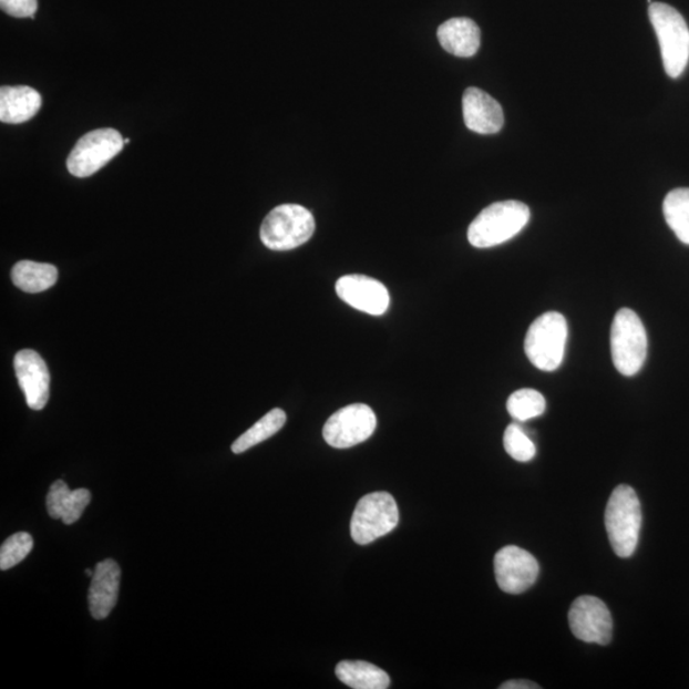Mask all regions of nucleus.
<instances>
[{"instance_id":"1","label":"nucleus","mask_w":689,"mask_h":689,"mask_svg":"<svg viewBox=\"0 0 689 689\" xmlns=\"http://www.w3.org/2000/svg\"><path fill=\"white\" fill-rule=\"evenodd\" d=\"M523 202L502 200L483 209L469 226L467 239L475 248H492L516 237L531 220Z\"/></svg>"},{"instance_id":"2","label":"nucleus","mask_w":689,"mask_h":689,"mask_svg":"<svg viewBox=\"0 0 689 689\" xmlns=\"http://www.w3.org/2000/svg\"><path fill=\"white\" fill-rule=\"evenodd\" d=\"M605 527L617 556L633 557L640 541L642 510L631 486L619 485L613 491L605 510Z\"/></svg>"},{"instance_id":"3","label":"nucleus","mask_w":689,"mask_h":689,"mask_svg":"<svg viewBox=\"0 0 689 689\" xmlns=\"http://www.w3.org/2000/svg\"><path fill=\"white\" fill-rule=\"evenodd\" d=\"M649 17L660 44L664 70L678 79L689 62V29L683 16L666 3H651Z\"/></svg>"},{"instance_id":"4","label":"nucleus","mask_w":689,"mask_h":689,"mask_svg":"<svg viewBox=\"0 0 689 689\" xmlns=\"http://www.w3.org/2000/svg\"><path fill=\"white\" fill-rule=\"evenodd\" d=\"M316 222L312 213L300 205H281L268 214L260 226L259 237L271 250L296 249L313 237Z\"/></svg>"},{"instance_id":"5","label":"nucleus","mask_w":689,"mask_h":689,"mask_svg":"<svg viewBox=\"0 0 689 689\" xmlns=\"http://www.w3.org/2000/svg\"><path fill=\"white\" fill-rule=\"evenodd\" d=\"M567 338L566 318L558 312L544 313L535 319L527 331L526 357L543 372L556 371L565 358Z\"/></svg>"},{"instance_id":"6","label":"nucleus","mask_w":689,"mask_h":689,"mask_svg":"<svg viewBox=\"0 0 689 689\" xmlns=\"http://www.w3.org/2000/svg\"><path fill=\"white\" fill-rule=\"evenodd\" d=\"M610 350L613 363L621 376L633 377L641 371L647 356V335L633 309L618 310L610 330Z\"/></svg>"},{"instance_id":"7","label":"nucleus","mask_w":689,"mask_h":689,"mask_svg":"<svg viewBox=\"0 0 689 689\" xmlns=\"http://www.w3.org/2000/svg\"><path fill=\"white\" fill-rule=\"evenodd\" d=\"M400 514L397 501L388 492L364 495L356 507L350 523L352 541L367 545L390 534L399 525Z\"/></svg>"},{"instance_id":"8","label":"nucleus","mask_w":689,"mask_h":689,"mask_svg":"<svg viewBox=\"0 0 689 689\" xmlns=\"http://www.w3.org/2000/svg\"><path fill=\"white\" fill-rule=\"evenodd\" d=\"M124 138L113 128L89 132L71 151L66 158V169L78 178H88L111 163L122 153Z\"/></svg>"},{"instance_id":"9","label":"nucleus","mask_w":689,"mask_h":689,"mask_svg":"<svg viewBox=\"0 0 689 689\" xmlns=\"http://www.w3.org/2000/svg\"><path fill=\"white\" fill-rule=\"evenodd\" d=\"M377 417L366 403H352L336 411L323 426V439L333 449L354 448L371 439L376 432Z\"/></svg>"},{"instance_id":"10","label":"nucleus","mask_w":689,"mask_h":689,"mask_svg":"<svg viewBox=\"0 0 689 689\" xmlns=\"http://www.w3.org/2000/svg\"><path fill=\"white\" fill-rule=\"evenodd\" d=\"M570 631L587 644L608 645L613 636V618L607 605L596 596H579L568 613Z\"/></svg>"},{"instance_id":"11","label":"nucleus","mask_w":689,"mask_h":689,"mask_svg":"<svg viewBox=\"0 0 689 689\" xmlns=\"http://www.w3.org/2000/svg\"><path fill=\"white\" fill-rule=\"evenodd\" d=\"M494 574L502 592L523 594L536 583L539 563L533 554L516 545H508L495 554Z\"/></svg>"},{"instance_id":"12","label":"nucleus","mask_w":689,"mask_h":689,"mask_svg":"<svg viewBox=\"0 0 689 689\" xmlns=\"http://www.w3.org/2000/svg\"><path fill=\"white\" fill-rule=\"evenodd\" d=\"M339 298L371 316H382L390 307V292L381 281L363 275H347L336 282Z\"/></svg>"},{"instance_id":"13","label":"nucleus","mask_w":689,"mask_h":689,"mask_svg":"<svg viewBox=\"0 0 689 689\" xmlns=\"http://www.w3.org/2000/svg\"><path fill=\"white\" fill-rule=\"evenodd\" d=\"M14 371L29 408L43 410L50 393V373L44 359L37 351L21 350L14 357Z\"/></svg>"},{"instance_id":"14","label":"nucleus","mask_w":689,"mask_h":689,"mask_svg":"<svg viewBox=\"0 0 689 689\" xmlns=\"http://www.w3.org/2000/svg\"><path fill=\"white\" fill-rule=\"evenodd\" d=\"M462 112L466 127L479 134L498 133L504 124L503 109L485 91L469 88L462 97Z\"/></svg>"},{"instance_id":"15","label":"nucleus","mask_w":689,"mask_h":689,"mask_svg":"<svg viewBox=\"0 0 689 689\" xmlns=\"http://www.w3.org/2000/svg\"><path fill=\"white\" fill-rule=\"evenodd\" d=\"M121 567L113 559L100 562L89 589L91 616L103 620L111 616L120 595Z\"/></svg>"},{"instance_id":"16","label":"nucleus","mask_w":689,"mask_h":689,"mask_svg":"<svg viewBox=\"0 0 689 689\" xmlns=\"http://www.w3.org/2000/svg\"><path fill=\"white\" fill-rule=\"evenodd\" d=\"M436 37L445 52L455 56H473L481 48V29L473 20L465 19V17L442 23Z\"/></svg>"},{"instance_id":"17","label":"nucleus","mask_w":689,"mask_h":689,"mask_svg":"<svg viewBox=\"0 0 689 689\" xmlns=\"http://www.w3.org/2000/svg\"><path fill=\"white\" fill-rule=\"evenodd\" d=\"M43 104L37 90L29 86H3L0 89V121L21 124L35 116Z\"/></svg>"},{"instance_id":"18","label":"nucleus","mask_w":689,"mask_h":689,"mask_svg":"<svg viewBox=\"0 0 689 689\" xmlns=\"http://www.w3.org/2000/svg\"><path fill=\"white\" fill-rule=\"evenodd\" d=\"M336 676L343 685L354 689H388L391 683L384 670L374 664L360 660L339 662L336 667Z\"/></svg>"},{"instance_id":"19","label":"nucleus","mask_w":689,"mask_h":689,"mask_svg":"<svg viewBox=\"0 0 689 689\" xmlns=\"http://www.w3.org/2000/svg\"><path fill=\"white\" fill-rule=\"evenodd\" d=\"M56 280L58 270L53 265L21 260L12 268V281L24 292H43L54 287Z\"/></svg>"},{"instance_id":"20","label":"nucleus","mask_w":689,"mask_h":689,"mask_svg":"<svg viewBox=\"0 0 689 689\" xmlns=\"http://www.w3.org/2000/svg\"><path fill=\"white\" fill-rule=\"evenodd\" d=\"M287 423V414L281 409H274L270 413H267L263 419L250 426L249 430L239 436L232 445L234 453L246 452L255 445L271 439L277 432L282 430V426Z\"/></svg>"},{"instance_id":"21","label":"nucleus","mask_w":689,"mask_h":689,"mask_svg":"<svg viewBox=\"0 0 689 689\" xmlns=\"http://www.w3.org/2000/svg\"><path fill=\"white\" fill-rule=\"evenodd\" d=\"M664 216L677 238L689 246V188L668 193L662 204Z\"/></svg>"},{"instance_id":"22","label":"nucleus","mask_w":689,"mask_h":689,"mask_svg":"<svg viewBox=\"0 0 689 689\" xmlns=\"http://www.w3.org/2000/svg\"><path fill=\"white\" fill-rule=\"evenodd\" d=\"M546 409V402L541 392L532 389L518 390L511 394L507 400L508 414L517 422L541 417Z\"/></svg>"},{"instance_id":"23","label":"nucleus","mask_w":689,"mask_h":689,"mask_svg":"<svg viewBox=\"0 0 689 689\" xmlns=\"http://www.w3.org/2000/svg\"><path fill=\"white\" fill-rule=\"evenodd\" d=\"M504 450L518 462L532 461L536 455L535 443L524 426L510 424L503 435Z\"/></svg>"},{"instance_id":"24","label":"nucleus","mask_w":689,"mask_h":689,"mask_svg":"<svg viewBox=\"0 0 689 689\" xmlns=\"http://www.w3.org/2000/svg\"><path fill=\"white\" fill-rule=\"evenodd\" d=\"M33 548V539L29 533H17L3 543L0 548V569L7 570L20 565Z\"/></svg>"},{"instance_id":"25","label":"nucleus","mask_w":689,"mask_h":689,"mask_svg":"<svg viewBox=\"0 0 689 689\" xmlns=\"http://www.w3.org/2000/svg\"><path fill=\"white\" fill-rule=\"evenodd\" d=\"M91 502V493L85 489L72 491L65 502L62 521L65 525H73L83 515Z\"/></svg>"},{"instance_id":"26","label":"nucleus","mask_w":689,"mask_h":689,"mask_svg":"<svg viewBox=\"0 0 689 689\" xmlns=\"http://www.w3.org/2000/svg\"><path fill=\"white\" fill-rule=\"evenodd\" d=\"M70 486L63 481H56L50 486L47 495V510L50 517L62 520L66 500L71 494Z\"/></svg>"},{"instance_id":"27","label":"nucleus","mask_w":689,"mask_h":689,"mask_svg":"<svg viewBox=\"0 0 689 689\" xmlns=\"http://www.w3.org/2000/svg\"><path fill=\"white\" fill-rule=\"evenodd\" d=\"M2 10L16 19H35L38 0H0Z\"/></svg>"},{"instance_id":"28","label":"nucleus","mask_w":689,"mask_h":689,"mask_svg":"<svg viewBox=\"0 0 689 689\" xmlns=\"http://www.w3.org/2000/svg\"><path fill=\"white\" fill-rule=\"evenodd\" d=\"M501 689H539L542 688L539 685L531 682V680L516 679L508 680V682H504Z\"/></svg>"},{"instance_id":"29","label":"nucleus","mask_w":689,"mask_h":689,"mask_svg":"<svg viewBox=\"0 0 689 689\" xmlns=\"http://www.w3.org/2000/svg\"><path fill=\"white\" fill-rule=\"evenodd\" d=\"M131 144V140H124V145Z\"/></svg>"}]
</instances>
